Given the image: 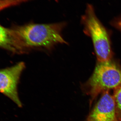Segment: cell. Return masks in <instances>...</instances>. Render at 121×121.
<instances>
[{"instance_id":"cell-1","label":"cell","mask_w":121,"mask_h":121,"mask_svg":"<svg viewBox=\"0 0 121 121\" xmlns=\"http://www.w3.org/2000/svg\"><path fill=\"white\" fill-rule=\"evenodd\" d=\"M66 25L65 22L32 23L16 26L13 28L24 54L33 50L50 51L58 44H67L62 35Z\"/></svg>"},{"instance_id":"cell-2","label":"cell","mask_w":121,"mask_h":121,"mask_svg":"<svg viewBox=\"0 0 121 121\" xmlns=\"http://www.w3.org/2000/svg\"><path fill=\"white\" fill-rule=\"evenodd\" d=\"M121 86V68L112 59L98 62L93 74L85 84L92 99L100 93Z\"/></svg>"},{"instance_id":"cell-3","label":"cell","mask_w":121,"mask_h":121,"mask_svg":"<svg viewBox=\"0 0 121 121\" xmlns=\"http://www.w3.org/2000/svg\"><path fill=\"white\" fill-rule=\"evenodd\" d=\"M82 21L84 32L91 38L93 41L98 62L112 59V52L108 32L98 19L91 4L87 5Z\"/></svg>"},{"instance_id":"cell-4","label":"cell","mask_w":121,"mask_h":121,"mask_svg":"<svg viewBox=\"0 0 121 121\" xmlns=\"http://www.w3.org/2000/svg\"><path fill=\"white\" fill-rule=\"evenodd\" d=\"M25 67L24 63L21 62L11 67L0 69V93L19 107L22 105L18 95L17 86Z\"/></svg>"},{"instance_id":"cell-5","label":"cell","mask_w":121,"mask_h":121,"mask_svg":"<svg viewBox=\"0 0 121 121\" xmlns=\"http://www.w3.org/2000/svg\"><path fill=\"white\" fill-rule=\"evenodd\" d=\"M114 99L108 91L103 93L87 119V121H117Z\"/></svg>"},{"instance_id":"cell-6","label":"cell","mask_w":121,"mask_h":121,"mask_svg":"<svg viewBox=\"0 0 121 121\" xmlns=\"http://www.w3.org/2000/svg\"><path fill=\"white\" fill-rule=\"evenodd\" d=\"M0 48L15 54H24L16 34L13 28L0 25Z\"/></svg>"},{"instance_id":"cell-7","label":"cell","mask_w":121,"mask_h":121,"mask_svg":"<svg viewBox=\"0 0 121 121\" xmlns=\"http://www.w3.org/2000/svg\"><path fill=\"white\" fill-rule=\"evenodd\" d=\"M117 118L121 119V86L115 90L113 96Z\"/></svg>"},{"instance_id":"cell-8","label":"cell","mask_w":121,"mask_h":121,"mask_svg":"<svg viewBox=\"0 0 121 121\" xmlns=\"http://www.w3.org/2000/svg\"><path fill=\"white\" fill-rule=\"evenodd\" d=\"M30 0H0V11L5 9L27 2Z\"/></svg>"},{"instance_id":"cell-9","label":"cell","mask_w":121,"mask_h":121,"mask_svg":"<svg viewBox=\"0 0 121 121\" xmlns=\"http://www.w3.org/2000/svg\"><path fill=\"white\" fill-rule=\"evenodd\" d=\"M112 22L113 25L121 31V16L114 20Z\"/></svg>"}]
</instances>
